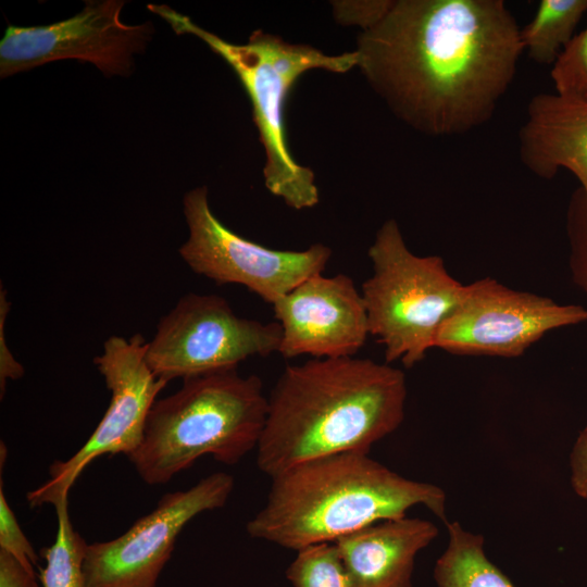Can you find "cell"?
Instances as JSON below:
<instances>
[{"mask_svg": "<svg viewBox=\"0 0 587 587\" xmlns=\"http://www.w3.org/2000/svg\"><path fill=\"white\" fill-rule=\"evenodd\" d=\"M355 51L397 118L444 137L492 118L524 49L503 0H394L362 29Z\"/></svg>", "mask_w": 587, "mask_h": 587, "instance_id": "6da1fadb", "label": "cell"}, {"mask_svg": "<svg viewBox=\"0 0 587 587\" xmlns=\"http://www.w3.org/2000/svg\"><path fill=\"white\" fill-rule=\"evenodd\" d=\"M404 373L355 357L288 364L267 397L257 465L270 478L303 462L369 453L404 419Z\"/></svg>", "mask_w": 587, "mask_h": 587, "instance_id": "7a4b0ae2", "label": "cell"}, {"mask_svg": "<svg viewBox=\"0 0 587 587\" xmlns=\"http://www.w3.org/2000/svg\"><path fill=\"white\" fill-rule=\"evenodd\" d=\"M271 479L265 504L247 522L246 530L254 539L295 551L407 516L415 505L449 522L440 487L399 475L369 453L313 459Z\"/></svg>", "mask_w": 587, "mask_h": 587, "instance_id": "3957f363", "label": "cell"}, {"mask_svg": "<svg viewBox=\"0 0 587 587\" xmlns=\"http://www.w3.org/2000/svg\"><path fill=\"white\" fill-rule=\"evenodd\" d=\"M267 397L257 375L237 369L183 379L157 400L139 447L127 458L148 485H162L203 455L233 465L259 444Z\"/></svg>", "mask_w": 587, "mask_h": 587, "instance_id": "277c9868", "label": "cell"}, {"mask_svg": "<svg viewBox=\"0 0 587 587\" xmlns=\"http://www.w3.org/2000/svg\"><path fill=\"white\" fill-rule=\"evenodd\" d=\"M148 9L163 17L176 34L199 37L238 76L251 101L253 121L264 148L263 176L267 190L295 210L316 205L320 195L314 173L298 164L288 148L287 96L296 80L309 70L346 73L358 66L357 51L328 55L312 46L290 43L261 29L254 30L246 43L236 45L196 25L167 5L148 4Z\"/></svg>", "mask_w": 587, "mask_h": 587, "instance_id": "5b68a950", "label": "cell"}, {"mask_svg": "<svg viewBox=\"0 0 587 587\" xmlns=\"http://www.w3.org/2000/svg\"><path fill=\"white\" fill-rule=\"evenodd\" d=\"M373 273L363 283L370 335L383 345L385 362L413 367L434 348L436 334L460 302L464 286L438 255H416L399 224L383 223L369 248Z\"/></svg>", "mask_w": 587, "mask_h": 587, "instance_id": "8992f818", "label": "cell"}, {"mask_svg": "<svg viewBox=\"0 0 587 587\" xmlns=\"http://www.w3.org/2000/svg\"><path fill=\"white\" fill-rule=\"evenodd\" d=\"M280 338L277 322L238 316L225 298L190 292L159 321L147 342L146 360L168 383L237 369L250 357H267L278 352Z\"/></svg>", "mask_w": 587, "mask_h": 587, "instance_id": "52a82bcc", "label": "cell"}, {"mask_svg": "<svg viewBox=\"0 0 587 587\" xmlns=\"http://www.w3.org/2000/svg\"><path fill=\"white\" fill-rule=\"evenodd\" d=\"M184 214L189 236L178 253L189 268L217 285H241L271 305L307 278L323 273L332 257L323 243L278 250L237 235L211 211L205 186L186 193Z\"/></svg>", "mask_w": 587, "mask_h": 587, "instance_id": "ba28073f", "label": "cell"}, {"mask_svg": "<svg viewBox=\"0 0 587 587\" xmlns=\"http://www.w3.org/2000/svg\"><path fill=\"white\" fill-rule=\"evenodd\" d=\"M146 350L147 341L139 334L128 339L111 336L104 341L93 363L111 392L109 407L83 447L65 461L55 460L48 480L27 492L32 508L54 507L68 499L79 475L97 458L117 453L128 457L139 447L149 412L167 385L151 371Z\"/></svg>", "mask_w": 587, "mask_h": 587, "instance_id": "9c48e42d", "label": "cell"}, {"mask_svg": "<svg viewBox=\"0 0 587 587\" xmlns=\"http://www.w3.org/2000/svg\"><path fill=\"white\" fill-rule=\"evenodd\" d=\"M587 322V308L520 291L491 277L464 286L434 348L452 354L515 358L547 333Z\"/></svg>", "mask_w": 587, "mask_h": 587, "instance_id": "30bf717a", "label": "cell"}, {"mask_svg": "<svg viewBox=\"0 0 587 587\" xmlns=\"http://www.w3.org/2000/svg\"><path fill=\"white\" fill-rule=\"evenodd\" d=\"M234 477L216 472L186 490L165 494L123 535L87 546L85 587H155L183 528L202 512L222 508Z\"/></svg>", "mask_w": 587, "mask_h": 587, "instance_id": "8fae6325", "label": "cell"}, {"mask_svg": "<svg viewBox=\"0 0 587 587\" xmlns=\"http://www.w3.org/2000/svg\"><path fill=\"white\" fill-rule=\"evenodd\" d=\"M76 15L49 25H9L0 41V75L8 77L45 63L76 59L95 64L107 76L128 75L134 53L151 38L150 22L121 21L124 1H85Z\"/></svg>", "mask_w": 587, "mask_h": 587, "instance_id": "7c38bea8", "label": "cell"}, {"mask_svg": "<svg viewBox=\"0 0 587 587\" xmlns=\"http://www.w3.org/2000/svg\"><path fill=\"white\" fill-rule=\"evenodd\" d=\"M272 307L286 359L354 357L370 336L361 290L346 274L313 275Z\"/></svg>", "mask_w": 587, "mask_h": 587, "instance_id": "4fadbf2b", "label": "cell"}, {"mask_svg": "<svg viewBox=\"0 0 587 587\" xmlns=\"http://www.w3.org/2000/svg\"><path fill=\"white\" fill-rule=\"evenodd\" d=\"M517 138L521 162L530 173L551 179L567 170L587 190V101L535 95Z\"/></svg>", "mask_w": 587, "mask_h": 587, "instance_id": "5bb4252c", "label": "cell"}, {"mask_svg": "<svg viewBox=\"0 0 587 587\" xmlns=\"http://www.w3.org/2000/svg\"><path fill=\"white\" fill-rule=\"evenodd\" d=\"M437 535L433 522L403 516L366 526L334 544L353 587H412L415 558Z\"/></svg>", "mask_w": 587, "mask_h": 587, "instance_id": "9a60e30c", "label": "cell"}, {"mask_svg": "<svg viewBox=\"0 0 587 587\" xmlns=\"http://www.w3.org/2000/svg\"><path fill=\"white\" fill-rule=\"evenodd\" d=\"M448 545L434 567L437 587H515L484 551V538L448 522Z\"/></svg>", "mask_w": 587, "mask_h": 587, "instance_id": "2e32d148", "label": "cell"}, {"mask_svg": "<svg viewBox=\"0 0 587 587\" xmlns=\"http://www.w3.org/2000/svg\"><path fill=\"white\" fill-rule=\"evenodd\" d=\"M587 12V0H541L521 29L524 51L536 63L553 65Z\"/></svg>", "mask_w": 587, "mask_h": 587, "instance_id": "e0dca14e", "label": "cell"}, {"mask_svg": "<svg viewBox=\"0 0 587 587\" xmlns=\"http://www.w3.org/2000/svg\"><path fill=\"white\" fill-rule=\"evenodd\" d=\"M58 529L54 542L41 550L46 566L39 579L43 587H85L84 561L88 544L70 519L68 499L54 505Z\"/></svg>", "mask_w": 587, "mask_h": 587, "instance_id": "ac0fdd59", "label": "cell"}, {"mask_svg": "<svg viewBox=\"0 0 587 587\" xmlns=\"http://www.w3.org/2000/svg\"><path fill=\"white\" fill-rule=\"evenodd\" d=\"M296 552L286 570L294 587H353L334 542L311 545Z\"/></svg>", "mask_w": 587, "mask_h": 587, "instance_id": "d6986e66", "label": "cell"}, {"mask_svg": "<svg viewBox=\"0 0 587 587\" xmlns=\"http://www.w3.org/2000/svg\"><path fill=\"white\" fill-rule=\"evenodd\" d=\"M550 76L555 93L587 101V27L565 46L553 63Z\"/></svg>", "mask_w": 587, "mask_h": 587, "instance_id": "ffe728a7", "label": "cell"}, {"mask_svg": "<svg viewBox=\"0 0 587 587\" xmlns=\"http://www.w3.org/2000/svg\"><path fill=\"white\" fill-rule=\"evenodd\" d=\"M565 228L572 278L587 295V190L582 187H578L570 198Z\"/></svg>", "mask_w": 587, "mask_h": 587, "instance_id": "44dd1931", "label": "cell"}, {"mask_svg": "<svg viewBox=\"0 0 587 587\" xmlns=\"http://www.w3.org/2000/svg\"><path fill=\"white\" fill-rule=\"evenodd\" d=\"M0 549L11 553L33 575L37 565L38 555L23 533L16 516L10 508L0 483Z\"/></svg>", "mask_w": 587, "mask_h": 587, "instance_id": "7402d4cb", "label": "cell"}, {"mask_svg": "<svg viewBox=\"0 0 587 587\" xmlns=\"http://www.w3.org/2000/svg\"><path fill=\"white\" fill-rule=\"evenodd\" d=\"M391 0L335 2L334 12L338 21L367 28L386 12Z\"/></svg>", "mask_w": 587, "mask_h": 587, "instance_id": "603a6c76", "label": "cell"}, {"mask_svg": "<svg viewBox=\"0 0 587 587\" xmlns=\"http://www.w3.org/2000/svg\"><path fill=\"white\" fill-rule=\"evenodd\" d=\"M10 301L7 298V290L1 285L0 287V395L3 398L7 382L10 379L16 380L24 375L23 365L17 362L13 353L9 349L5 338V321L10 311Z\"/></svg>", "mask_w": 587, "mask_h": 587, "instance_id": "cb8c5ba5", "label": "cell"}, {"mask_svg": "<svg viewBox=\"0 0 587 587\" xmlns=\"http://www.w3.org/2000/svg\"><path fill=\"white\" fill-rule=\"evenodd\" d=\"M571 485L575 494L587 499V426L579 433L571 457Z\"/></svg>", "mask_w": 587, "mask_h": 587, "instance_id": "d4e9b609", "label": "cell"}, {"mask_svg": "<svg viewBox=\"0 0 587 587\" xmlns=\"http://www.w3.org/2000/svg\"><path fill=\"white\" fill-rule=\"evenodd\" d=\"M0 587H39L36 575L29 573L11 553L0 549Z\"/></svg>", "mask_w": 587, "mask_h": 587, "instance_id": "484cf974", "label": "cell"}]
</instances>
